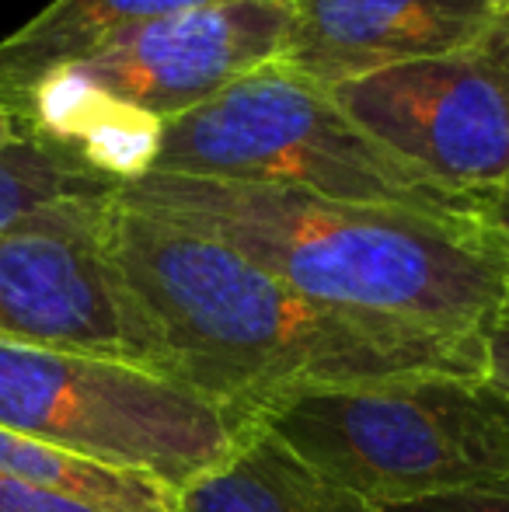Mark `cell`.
I'll return each mask as SVG.
<instances>
[{"mask_svg":"<svg viewBox=\"0 0 509 512\" xmlns=\"http://www.w3.org/2000/svg\"><path fill=\"white\" fill-rule=\"evenodd\" d=\"M105 248L164 349V380L248 425L286 394L412 373H482L485 345L290 290L245 255L112 196Z\"/></svg>","mask_w":509,"mask_h":512,"instance_id":"cell-1","label":"cell"},{"mask_svg":"<svg viewBox=\"0 0 509 512\" xmlns=\"http://www.w3.org/2000/svg\"><path fill=\"white\" fill-rule=\"evenodd\" d=\"M116 203L210 237L325 307L454 342L485 345L509 297V262L461 216L161 171L119 185Z\"/></svg>","mask_w":509,"mask_h":512,"instance_id":"cell-2","label":"cell"},{"mask_svg":"<svg viewBox=\"0 0 509 512\" xmlns=\"http://www.w3.org/2000/svg\"><path fill=\"white\" fill-rule=\"evenodd\" d=\"M255 422L377 509L509 474V398L485 373L307 387Z\"/></svg>","mask_w":509,"mask_h":512,"instance_id":"cell-3","label":"cell"},{"mask_svg":"<svg viewBox=\"0 0 509 512\" xmlns=\"http://www.w3.org/2000/svg\"><path fill=\"white\" fill-rule=\"evenodd\" d=\"M154 171L461 220H475L478 206L370 140L328 91L283 63H265L192 112L164 119Z\"/></svg>","mask_w":509,"mask_h":512,"instance_id":"cell-4","label":"cell"},{"mask_svg":"<svg viewBox=\"0 0 509 512\" xmlns=\"http://www.w3.org/2000/svg\"><path fill=\"white\" fill-rule=\"evenodd\" d=\"M0 429L185 488L227 457L238 425L140 366L0 342Z\"/></svg>","mask_w":509,"mask_h":512,"instance_id":"cell-5","label":"cell"},{"mask_svg":"<svg viewBox=\"0 0 509 512\" xmlns=\"http://www.w3.org/2000/svg\"><path fill=\"white\" fill-rule=\"evenodd\" d=\"M112 196L74 199L0 234V342L42 345L164 377V349L105 248Z\"/></svg>","mask_w":509,"mask_h":512,"instance_id":"cell-6","label":"cell"},{"mask_svg":"<svg viewBox=\"0 0 509 512\" xmlns=\"http://www.w3.org/2000/svg\"><path fill=\"white\" fill-rule=\"evenodd\" d=\"M384 150L478 203L509 182V91L489 46L412 60L328 88Z\"/></svg>","mask_w":509,"mask_h":512,"instance_id":"cell-7","label":"cell"},{"mask_svg":"<svg viewBox=\"0 0 509 512\" xmlns=\"http://www.w3.org/2000/svg\"><path fill=\"white\" fill-rule=\"evenodd\" d=\"M290 25L293 0L203 4L150 21L63 70L164 122L210 102L238 77L276 63Z\"/></svg>","mask_w":509,"mask_h":512,"instance_id":"cell-8","label":"cell"},{"mask_svg":"<svg viewBox=\"0 0 509 512\" xmlns=\"http://www.w3.org/2000/svg\"><path fill=\"white\" fill-rule=\"evenodd\" d=\"M503 39L492 0H293L276 63L321 91L412 60L471 53Z\"/></svg>","mask_w":509,"mask_h":512,"instance_id":"cell-9","label":"cell"},{"mask_svg":"<svg viewBox=\"0 0 509 512\" xmlns=\"http://www.w3.org/2000/svg\"><path fill=\"white\" fill-rule=\"evenodd\" d=\"M25 136L67 150L95 175L116 185L150 175L164 122L143 108L91 88L74 70H56L18 112Z\"/></svg>","mask_w":509,"mask_h":512,"instance_id":"cell-10","label":"cell"},{"mask_svg":"<svg viewBox=\"0 0 509 512\" xmlns=\"http://www.w3.org/2000/svg\"><path fill=\"white\" fill-rule=\"evenodd\" d=\"M178 512H381L293 453L262 422L238 429L220 464L178 488Z\"/></svg>","mask_w":509,"mask_h":512,"instance_id":"cell-11","label":"cell"},{"mask_svg":"<svg viewBox=\"0 0 509 512\" xmlns=\"http://www.w3.org/2000/svg\"><path fill=\"white\" fill-rule=\"evenodd\" d=\"M203 4L224 0H53L0 39V108L18 119L28 95L56 70L91 60L150 21Z\"/></svg>","mask_w":509,"mask_h":512,"instance_id":"cell-12","label":"cell"},{"mask_svg":"<svg viewBox=\"0 0 509 512\" xmlns=\"http://www.w3.org/2000/svg\"><path fill=\"white\" fill-rule=\"evenodd\" d=\"M0 474L98 512H178V492L154 474L98 464L11 429H0Z\"/></svg>","mask_w":509,"mask_h":512,"instance_id":"cell-13","label":"cell"},{"mask_svg":"<svg viewBox=\"0 0 509 512\" xmlns=\"http://www.w3.org/2000/svg\"><path fill=\"white\" fill-rule=\"evenodd\" d=\"M119 185L84 168L67 150L25 136L0 150V234L74 199L116 196Z\"/></svg>","mask_w":509,"mask_h":512,"instance_id":"cell-14","label":"cell"},{"mask_svg":"<svg viewBox=\"0 0 509 512\" xmlns=\"http://www.w3.org/2000/svg\"><path fill=\"white\" fill-rule=\"evenodd\" d=\"M381 512H509V474L485 481V485L461 488V492H443L419 502L387 506Z\"/></svg>","mask_w":509,"mask_h":512,"instance_id":"cell-15","label":"cell"},{"mask_svg":"<svg viewBox=\"0 0 509 512\" xmlns=\"http://www.w3.org/2000/svg\"><path fill=\"white\" fill-rule=\"evenodd\" d=\"M0 512H98V509L74 499H63V495L42 492V488L21 485V481L0 474Z\"/></svg>","mask_w":509,"mask_h":512,"instance_id":"cell-16","label":"cell"},{"mask_svg":"<svg viewBox=\"0 0 509 512\" xmlns=\"http://www.w3.org/2000/svg\"><path fill=\"white\" fill-rule=\"evenodd\" d=\"M475 227L482 230V237L509 262V182L503 189L489 192L478 199L475 206Z\"/></svg>","mask_w":509,"mask_h":512,"instance_id":"cell-17","label":"cell"},{"mask_svg":"<svg viewBox=\"0 0 509 512\" xmlns=\"http://www.w3.org/2000/svg\"><path fill=\"white\" fill-rule=\"evenodd\" d=\"M485 380L509 398V297L485 335Z\"/></svg>","mask_w":509,"mask_h":512,"instance_id":"cell-18","label":"cell"},{"mask_svg":"<svg viewBox=\"0 0 509 512\" xmlns=\"http://www.w3.org/2000/svg\"><path fill=\"white\" fill-rule=\"evenodd\" d=\"M21 140H25V129L18 126V119H14L11 112L0 108V150L14 147V143H21Z\"/></svg>","mask_w":509,"mask_h":512,"instance_id":"cell-19","label":"cell"},{"mask_svg":"<svg viewBox=\"0 0 509 512\" xmlns=\"http://www.w3.org/2000/svg\"><path fill=\"white\" fill-rule=\"evenodd\" d=\"M489 49H492V56H496L499 70H503L506 91H509V39H492V42H489Z\"/></svg>","mask_w":509,"mask_h":512,"instance_id":"cell-20","label":"cell"},{"mask_svg":"<svg viewBox=\"0 0 509 512\" xmlns=\"http://www.w3.org/2000/svg\"><path fill=\"white\" fill-rule=\"evenodd\" d=\"M499 14V25H503V39H509V0H492Z\"/></svg>","mask_w":509,"mask_h":512,"instance_id":"cell-21","label":"cell"}]
</instances>
